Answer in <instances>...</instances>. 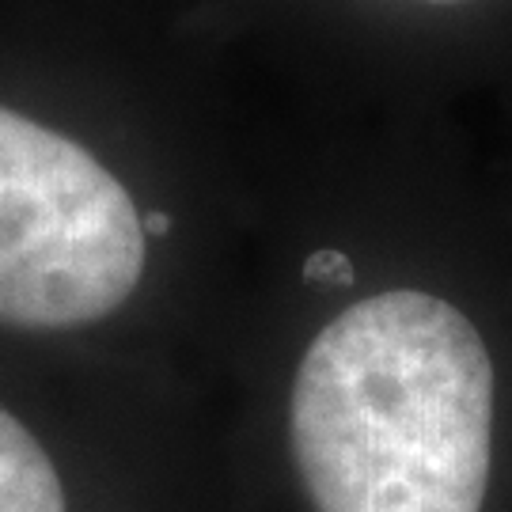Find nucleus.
I'll use <instances>...</instances> for the list:
<instances>
[{
    "label": "nucleus",
    "mask_w": 512,
    "mask_h": 512,
    "mask_svg": "<svg viewBox=\"0 0 512 512\" xmlns=\"http://www.w3.org/2000/svg\"><path fill=\"white\" fill-rule=\"evenodd\" d=\"M494 418L475 323L440 296L391 289L308 346L289 448L315 512H486Z\"/></svg>",
    "instance_id": "nucleus-1"
},
{
    "label": "nucleus",
    "mask_w": 512,
    "mask_h": 512,
    "mask_svg": "<svg viewBox=\"0 0 512 512\" xmlns=\"http://www.w3.org/2000/svg\"><path fill=\"white\" fill-rule=\"evenodd\" d=\"M145 274V224L88 148L0 107V323L107 319Z\"/></svg>",
    "instance_id": "nucleus-2"
},
{
    "label": "nucleus",
    "mask_w": 512,
    "mask_h": 512,
    "mask_svg": "<svg viewBox=\"0 0 512 512\" xmlns=\"http://www.w3.org/2000/svg\"><path fill=\"white\" fill-rule=\"evenodd\" d=\"M0 512H69L65 482L38 437L0 406Z\"/></svg>",
    "instance_id": "nucleus-3"
},
{
    "label": "nucleus",
    "mask_w": 512,
    "mask_h": 512,
    "mask_svg": "<svg viewBox=\"0 0 512 512\" xmlns=\"http://www.w3.org/2000/svg\"><path fill=\"white\" fill-rule=\"evenodd\" d=\"M304 277L308 281H327V285H349L353 281V262L342 251H315L304 262Z\"/></svg>",
    "instance_id": "nucleus-4"
},
{
    "label": "nucleus",
    "mask_w": 512,
    "mask_h": 512,
    "mask_svg": "<svg viewBox=\"0 0 512 512\" xmlns=\"http://www.w3.org/2000/svg\"><path fill=\"white\" fill-rule=\"evenodd\" d=\"M141 224H145V232H152V236H171V228H175L167 213H145Z\"/></svg>",
    "instance_id": "nucleus-5"
},
{
    "label": "nucleus",
    "mask_w": 512,
    "mask_h": 512,
    "mask_svg": "<svg viewBox=\"0 0 512 512\" xmlns=\"http://www.w3.org/2000/svg\"><path fill=\"white\" fill-rule=\"evenodd\" d=\"M433 4H456V0H433Z\"/></svg>",
    "instance_id": "nucleus-6"
}]
</instances>
